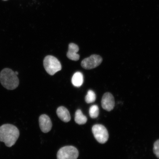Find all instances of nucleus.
I'll use <instances>...</instances> for the list:
<instances>
[{
	"label": "nucleus",
	"mask_w": 159,
	"mask_h": 159,
	"mask_svg": "<svg viewBox=\"0 0 159 159\" xmlns=\"http://www.w3.org/2000/svg\"><path fill=\"white\" fill-rule=\"evenodd\" d=\"M19 136V130L14 125L5 124L0 126V141L9 148L15 144Z\"/></svg>",
	"instance_id": "nucleus-1"
},
{
	"label": "nucleus",
	"mask_w": 159,
	"mask_h": 159,
	"mask_svg": "<svg viewBox=\"0 0 159 159\" xmlns=\"http://www.w3.org/2000/svg\"><path fill=\"white\" fill-rule=\"evenodd\" d=\"M0 82L8 90H13L18 87L19 81L15 72L9 68H5L0 73Z\"/></svg>",
	"instance_id": "nucleus-2"
},
{
	"label": "nucleus",
	"mask_w": 159,
	"mask_h": 159,
	"mask_svg": "<svg viewBox=\"0 0 159 159\" xmlns=\"http://www.w3.org/2000/svg\"><path fill=\"white\" fill-rule=\"evenodd\" d=\"M43 63L45 70L51 75H54L61 69L60 62L56 57L52 56L46 57L43 60Z\"/></svg>",
	"instance_id": "nucleus-3"
},
{
	"label": "nucleus",
	"mask_w": 159,
	"mask_h": 159,
	"mask_svg": "<svg viewBox=\"0 0 159 159\" xmlns=\"http://www.w3.org/2000/svg\"><path fill=\"white\" fill-rule=\"evenodd\" d=\"M79 152L77 149L73 146H66L61 148L57 153V159H77Z\"/></svg>",
	"instance_id": "nucleus-4"
},
{
	"label": "nucleus",
	"mask_w": 159,
	"mask_h": 159,
	"mask_svg": "<svg viewBox=\"0 0 159 159\" xmlns=\"http://www.w3.org/2000/svg\"><path fill=\"white\" fill-rule=\"evenodd\" d=\"M92 132L96 140L101 144H104L108 141L109 134L108 130L102 125H95L93 126Z\"/></svg>",
	"instance_id": "nucleus-5"
},
{
	"label": "nucleus",
	"mask_w": 159,
	"mask_h": 159,
	"mask_svg": "<svg viewBox=\"0 0 159 159\" xmlns=\"http://www.w3.org/2000/svg\"><path fill=\"white\" fill-rule=\"evenodd\" d=\"M102 61V58L100 56L93 55L90 57L84 59L81 63L83 68L90 70L96 68L100 65Z\"/></svg>",
	"instance_id": "nucleus-6"
},
{
	"label": "nucleus",
	"mask_w": 159,
	"mask_h": 159,
	"mask_svg": "<svg viewBox=\"0 0 159 159\" xmlns=\"http://www.w3.org/2000/svg\"><path fill=\"white\" fill-rule=\"evenodd\" d=\"M101 105L102 108L108 111H110L114 108L115 99L113 95L110 93H105L102 97Z\"/></svg>",
	"instance_id": "nucleus-7"
},
{
	"label": "nucleus",
	"mask_w": 159,
	"mask_h": 159,
	"mask_svg": "<svg viewBox=\"0 0 159 159\" xmlns=\"http://www.w3.org/2000/svg\"><path fill=\"white\" fill-rule=\"evenodd\" d=\"M40 128L43 133L48 132L52 127V123L48 115L43 114L40 116L39 119Z\"/></svg>",
	"instance_id": "nucleus-8"
},
{
	"label": "nucleus",
	"mask_w": 159,
	"mask_h": 159,
	"mask_svg": "<svg viewBox=\"0 0 159 159\" xmlns=\"http://www.w3.org/2000/svg\"><path fill=\"white\" fill-rule=\"evenodd\" d=\"M79 51V47L78 45L74 43H70L68 52L67 53V57L71 60L78 61L80 58V55L77 53Z\"/></svg>",
	"instance_id": "nucleus-9"
},
{
	"label": "nucleus",
	"mask_w": 159,
	"mask_h": 159,
	"mask_svg": "<svg viewBox=\"0 0 159 159\" xmlns=\"http://www.w3.org/2000/svg\"><path fill=\"white\" fill-rule=\"evenodd\" d=\"M57 113L59 118L63 122H69L71 119L70 114L66 108L63 106L60 107L57 109Z\"/></svg>",
	"instance_id": "nucleus-10"
},
{
	"label": "nucleus",
	"mask_w": 159,
	"mask_h": 159,
	"mask_svg": "<svg viewBox=\"0 0 159 159\" xmlns=\"http://www.w3.org/2000/svg\"><path fill=\"white\" fill-rule=\"evenodd\" d=\"M83 75L82 73L79 71L75 73L71 79V83L74 86L79 87L83 84Z\"/></svg>",
	"instance_id": "nucleus-11"
},
{
	"label": "nucleus",
	"mask_w": 159,
	"mask_h": 159,
	"mask_svg": "<svg viewBox=\"0 0 159 159\" xmlns=\"http://www.w3.org/2000/svg\"><path fill=\"white\" fill-rule=\"evenodd\" d=\"M87 119L86 116L83 115L80 109L77 110L75 114V122L80 125L84 124L87 122Z\"/></svg>",
	"instance_id": "nucleus-12"
},
{
	"label": "nucleus",
	"mask_w": 159,
	"mask_h": 159,
	"mask_svg": "<svg viewBox=\"0 0 159 159\" xmlns=\"http://www.w3.org/2000/svg\"><path fill=\"white\" fill-rule=\"evenodd\" d=\"M96 96L95 93L92 90H89L85 97V101L88 104L95 102L96 100Z\"/></svg>",
	"instance_id": "nucleus-13"
},
{
	"label": "nucleus",
	"mask_w": 159,
	"mask_h": 159,
	"mask_svg": "<svg viewBox=\"0 0 159 159\" xmlns=\"http://www.w3.org/2000/svg\"><path fill=\"white\" fill-rule=\"evenodd\" d=\"M99 114L98 107L97 105H93L90 107L89 109V115L91 118H96Z\"/></svg>",
	"instance_id": "nucleus-14"
},
{
	"label": "nucleus",
	"mask_w": 159,
	"mask_h": 159,
	"mask_svg": "<svg viewBox=\"0 0 159 159\" xmlns=\"http://www.w3.org/2000/svg\"><path fill=\"white\" fill-rule=\"evenodd\" d=\"M153 151L155 155L159 158V140L155 142L154 145Z\"/></svg>",
	"instance_id": "nucleus-15"
},
{
	"label": "nucleus",
	"mask_w": 159,
	"mask_h": 159,
	"mask_svg": "<svg viewBox=\"0 0 159 159\" xmlns=\"http://www.w3.org/2000/svg\"><path fill=\"white\" fill-rule=\"evenodd\" d=\"M15 74L17 75H18L19 73L17 72V71H15Z\"/></svg>",
	"instance_id": "nucleus-16"
},
{
	"label": "nucleus",
	"mask_w": 159,
	"mask_h": 159,
	"mask_svg": "<svg viewBox=\"0 0 159 159\" xmlns=\"http://www.w3.org/2000/svg\"><path fill=\"white\" fill-rule=\"evenodd\" d=\"M3 1H7V0H3Z\"/></svg>",
	"instance_id": "nucleus-17"
}]
</instances>
